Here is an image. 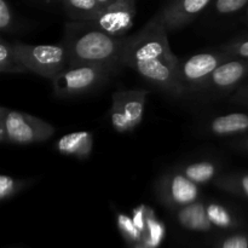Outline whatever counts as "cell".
Returning a JSON list of instances; mask_svg holds the SVG:
<instances>
[{
	"label": "cell",
	"mask_w": 248,
	"mask_h": 248,
	"mask_svg": "<svg viewBox=\"0 0 248 248\" xmlns=\"http://www.w3.org/2000/svg\"><path fill=\"white\" fill-rule=\"evenodd\" d=\"M223 248H248V241L244 236H232L225 240Z\"/></svg>",
	"instance_id": "obj_27"
},
{
	"label": "cell",
	"mask_w": 248,
	"mask_h": 248,
	"mask_svg": "<svg viewBox=\"0 0 248 248\" xmlns=\"http://www.w3.org/2000/svg\"><path fill=\"white\" fill-rule=\"evenodd\" d=\"M111 73V70L97 65H68L55 79L51 80L53 93L60 98H69L89 93L103 84Z\"/></svg>",
	"instance_id": "obj_5"
},
{
	"label": "cell",
	"mask_w": 248,
	"mask_h": 248,
	"mask_svg": "<svg viewBox=\"0 0 248 248\" xmlns=\"http://www.w3.org/2000/svg\"><path fill=\"white\" fill-rule=\"evenodd\" d=\"M0 72L2 74L28 73V69L15 50L14 43H10L5 38L0 40Z\"/></svg>",
	"instance_id": "obj_17"
},
{
	"label": "cell",
	"mask_w": 248,
	"mask_h": 248,
	"mask_svg": "<svg viewBox=\"0 0 248 248\" xmlns=\"http://www.w3.org/2000/svg\"><path fill=\"white\" fill-rule=\"evenodd\" d=\"M147 97L148 92L144 90H125L113 93L109 118L114 130L127 133L138 127L144 115Z\"/></svg>",
	"instance_id": "obj_6"
},
{
	"label": "cell",
	"mask_w": 248,
	"mask_h": 248,
	"mask_svg": "<svg viewBox=\"0 0 248 248\" xmlns=\"http://www.w3.org/2000/svg\"><path fill=\"white\" fill-rule=\"evenodd\" d=\"M135 248H150L149 246H147L145 244H140V245H137Z\"/></svg>",
	"instance_id": "obj_30"
},
{
	"label": "cell",
	"mask_w": 248,
	"mask_h": 248,
	"mask_svg": "<svg viewBox=\"0 0 248 248\" xmlns=\"http://www.w3.org/2000/svg\"><path fill=\"white\" fill-rule=\"evenodd\" d=\"M211 0H177L161 12V18L167 31H174L193 21Z\"/></svg>",
	"instance_id": "obj_11"
},
{
	"label": "cell",
	"mask_w": 248,
	"mask_h": 248,
	"mask_svg": "<svg viewBox=\"0 0 248 248\" xmlns=\"http://www.w3.org/2000/svg\"><path fill=\"white\" fill-rule=\"evenodd\" d=\"M68 15L77 22H90L98 16L103 7L97 0H63Z\"/></svg>",
	"instance_id": "obj_16"
},
{
	"label": "cell",
	"mask_w": 248,
	"mask_h": 248,
	"mask_svg": "<svg viewBox=\"0 0 248 248\" xmlns=\"http://www.w3.org/2000/svg\"><path fill=\"white\" fill-rule=\"evenodd\" d=\"M156 194L167 206L181 208L199 200L200 188L182 171H174L165 173L157 181Z\"/></svg>",
	"instance_id": "obj_8"
},
{
	"label": "cell",
	"mask_w": 248,
	"mask_h": 248,
	"mask_svg": "<svg viewBox=\"0 0 248 248\" xmlns=\"http://www.w3.org/2000/svg\"><path fill=\"white\" fill-rule=\"evenodd\" d=\"M215 186L232 195L245 198L248 200V173L227 174L216 179Z\"/></svg>",
	"instance_id": "obj_18"
},
{
	"label": "cell",
	"mask_w": 248,
	"mask_h": 248,
	"mask_svg": "<svg viewBox=\"0 0 248 248\" xmlns=\"http://www.w3.org/2000/svg\"><path fill=\"white\" fill-rule=\"evenodd\" d=\"M127 36H114L96 28L89 22H72L64 31L68 62L91 64L116 72L124 67L123 56Z\"/></svg>",
	"instance_id": "obj_2"
},
{
	"label": "cell",
	"mask_w": 248,
	"mask_h": 248,
	"mask_svg": "<svg viewBox=\"0 0 248 248\" xmlns=\"http://www.w3.org/2000/svg\"><path fill=\"white\" fill-rule=\"evenodd\" d=\"M177 218L184 228L194 232H208L212 227V223L207 215L206 203L199 200L190 205L178 208Z\"/></svg>",
	"instance_id": "obj_14"
},
{
	"label": "cell",
	"mask_w": 248,
	"mask_h": 248,
	"mask_svg": "<svg viewBox=\"0 0 248 248\" xmlns=\"http://www.w3.org/2000/svg\"><path fill=\"white\" fill-rule=\"evenodd\" d=\"M165 235V227L161 222L155 218L154 212L150 207H148L147 220H145V230L143 232L144 244L150 248H156L161 244ZM142 236V237H143Z\"/></svg>",
	"instance_id": "obj_19"
},
{
	"label": "cell",
	"mask_w": 248,
	"mask_h": 248,
	"mask_svg": "<svg viewBox=\"0 0 248 248\" xmlns=\"http://www.w3.org/2000/svg\"><path fill=\"white\" fill-rule=\"evenodd\" d=\"M136 7L133 0H116L103 7L98 16L90 21L92 26L114 36H125L132 28Z\"/></svg>",
	"instance_id": "obj_9"
},
{
	"label": "cell",
	"mask_w": 248,
	"mask_h": 248,
	"mask_svg": "<svg viewBox=\"0 0 248 248\" xmlns=\"http://www.w3.org/2000/svg\"><path fill=\"white\" fill-rule=\"evenodd\" d=\"M167 31L161 15L153 17L137 34L127 36L123 64L154 86L182 96L184 89L178 78L179 58L170 48Z\"/></svg>",
	"instance_id": "obj_1"
},
{
	"label": "cell",
	"mask_w": 248,
	"mask_h": 248,
	"mask_svg": "<svg viewBox=\"0 0 248 248\" xmlns=\"http://www.w3.org/2000/svg\"><path fill=\"white\" fill-rule=\"evenodd\" d=\"M246 78H248V60L230 58L213 72L203 90L220 93L230 92L241 86Z\"/></svg>",
	"instance_id": "obj_10"
},
{
	"label": "cell",
	"mask_w": 248,
	"mask_h": 248,
	"mask_svg": "<svg viewBox=\"0 0 248 248\" xmlns=\"http://www.w3.org/2000/svg\"><path fill=\"white\" fill-rule=\"evenodd\" d=\"M14 26V16H12L10 5L6 0H0V29L2 33H11Z\"/></svg>",
	"instance_id": "obj_25"
},
{
	"label": "cell",
	"mask_w": 248,
	"mask_h": 248,
	"mask_svg": "<svg viewBox=\"0 0 248 248\" xmlns=\"http://www.w3.org/2000/svg\"><path fill=\"white\" fill-rule=\"evenodd\" d=\"M97 1L101 4L102 7H107V6H109L110 4H113V2H115L116 0H97Z\"/></svg>",
	"instance_id": "obj_28"
},
{
	"label": "cell",
	"mask_w": 248,
	"mask_h": 248,
	"mask_svg": "<svg viewBox=\"0 0 248 248\" xmlns=\"http://www.w3.org/2000/svg\"><path fill=\"white\" fill-rule=\"evenodd\" d=\"M232 101L235 102V103L248 106V82L245 85H241V86L236 90L234 96L232 97Z\"/></svg>",
	"instance_id": "obj_26"
},
{
	"label": "cell",
	"mask_w": 248,
	"mask_h": 248,
	"mask_svg": "<svg viewBox=\"0 0 248 248\" xmlns=\"http://www.w3.org/2000/svg\"><path fill=\"white\" fill-rule=\"evenodd\" d=\"M247 18H248V10H247Z\"/></svg>",
	"instance_id": "obj_31"
},
{
	"label": "cell",
	"mask_w": 248,
	"mask_h": 248,
	"mask_svg": "<svg viewBox=\"0 0 248 248\" xmlns=\"http://www.w3.org/2000/svg\"><path fill=\"white\" fill-rule=\"evenodd\" d=\"M230 58L232 57L220 50L196 53L188 58H179L178 78L184 92L186 90H203L213 72Z\"/></svg>",
	"instance_id": "obj_7"
},
{
	"label": "cell",
	"mask_w": 248,
	"mask_h": 248,
	"mask_svg": "<svg viewBox=\"0 0 248 248\" xmlns=\"http://www.w3.org/2000/svg\"><path fill=\"white\" fill-rule=\"evenodd\" d=\"M211 135L218 137L241 135L248 131V114L230 113L212 119L207 125Z\"/></svg>",
	"instance_id": "obj_13"
},
{
	"label": "cell",
	"mask_w": 248,
	"mask_h": 248,
	"mask_svg": "<svg viewBox=\"0 0 248 248\" xmlns=\"http://www.w3.org/2000/svg\"><path fill=\"white\" fill-rule=\"evenodd\" d=\"M26 184V181L16 179L11 176H6V174H1L0 176V199L2 201H6L14 198L15 195L23 190Z\"/></svg>",
	"instance_id": "obj_21"
},
{
	"label": "cell",
	"mask_w": 248,
	"mask_h": 248,
	"mask_svg": "<svg viewBox=\"0 0 248 248\" xmlns=\"http://www.w3.org/2000/svg\"><path fill=\"white\" fill-rule=\"evenodd\" d=\"M53 133L55 127L43 119L5 107L0 109V140L4 144L43 143Z\"/></svg>",
	"instance_id": "obj_3"
},
{
	"label": "cell",
	"mask_w": 248,
	"mask_h": 248,
	"mask_svg": "<svg viewBox=\"0 0 248 248\" xmlns=\"http://www.w3.org/2000/svg\"><path fill=\"white\" fill-rule=\"evenodd\" d=\"M181 171L188 177L190 181L200 184H207L215 182L219 174V166L217 162L210 161V160H202V161H194L182 166Z\"/></svg>",
	"instance_id": "obj_15"
},
{
	"label": "cell",
	"mask_w": 248,
	"mask_h": 248,
	"mask_svg": "<svg viewBox=\"0 0 248 248\" xmlns=\"http://www.w3.org/2000/svg\"><path fill=\"white\" fill-rule=\"evenodd\" d=\"M93 148V135L89 131H78L62 136L55 143V149L60 154L77 159H89Z\"/></svg>",
	"instance_id": "obj_12"
},
{
	"label": "cell",
	"mask_w": 248,
	"mask_h": 248,
	"mask_svg": "<svg viewBox=\"0 0 248 248\" xmlns=\"http://www.w3.org/2000/svg\"><path fill=\"white\" fill-rule=\"evenodd\" d=\"M248 0H217L216 11L220 15H230L240 11L247 5Z\"/></svg>",
	"instance_id": "obj_24"
},
{
	"label": "cell",
	"mask_w": 248,
	"mask_h": 248,
	"mask_svg": "<svg viewBox=\"0 0 248 248\" xmlns=\"http://www.w3.org/2000/svg\"><path fill=\"white\" fill-rule=\"evenodd\" d=\"M207 215L211 223L219 228H230L234 225V217L225 206L218 202H210L206 205Z\"/></svg>",
	"instance_id": "obj_20"
},
{
	"label": "cell",
	"mask_w": 248,
	"mask_h": 248,
	"mask_svg": "<svg viewBox=\"0 0 248 248\" xmlns=\"http://www.w3.org/2000/svg\"><path fill=\"white\" fill-rule=\"evenodd\" d=\"M15 50L28 72L45 79H55L69 65L64 44L53 45H31L15 41Z\"/></svg>",
	"instance_id": "obj_4"
},
{
	"label": "cell",
	"mask_w": 248,
	"mask_h": 248,
	"mask_svg": "<svg viewBox=\"0 0 248 248\" xmlns=\"http://www.w3.org/2000/svg\"><path fill=\"white\" fill-rule=\"evenodd\" d=\"M241 145H242V148H244V149L246 150V152H248V137L245 138V140H242Z\"/></svg>",
	"instance_id": "obj_29"
},
{
	"label": "cell",
	"mask_w": 248,
	"mask_h": 248,
	"mask_svg": "<svg viewBox=\"0 0 248 248\" xmlns=\"http://www.w3.org/2000/svg\"><path fill=\"white\" fill-rule=\"evenodd\" d=\"M118 225L127 239L133 240V241H138L142 239V232L136 227L132 218H130L128 216L121 215V213L118 215Z\"/></svg>",
	"instance_id": "obj_23"
},
{
	"label": "cell",
	"mask_w": 248,
	"mask_h": 248,
	"mask_svg": "<svg viewBox=\"0 0 248 248\" xmlns=\"http://www.w3.org/2000/svg\"><path fill=\"white\" fill-rule=\"evenodd\" d=\"M219 50L232 58L248 60V36L234 39V40L220 46Z\"/></svg>",
	"instance_id": "obj_22"
}]
</instances>
